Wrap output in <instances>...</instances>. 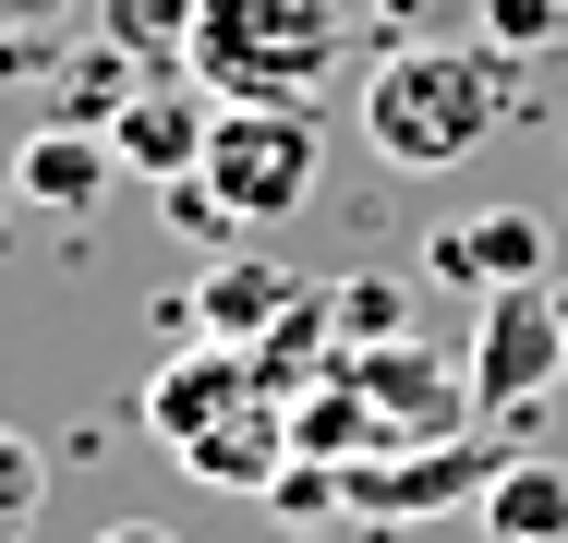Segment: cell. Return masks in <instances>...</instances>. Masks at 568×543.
I'll use <instances>...</instances> for the list:
<instances>
[{"label":"cell","instance_id":"ffe728a7","mask_svg":"<svg viewBox=\"0 0 568 543\" xmlns=\"http://www.w3.org/2000/svg\"><path fill=\"white\" fill-rule=\"evenodd\" d=\"M73 0H0V24H61Z\"/></svg>","mask_w":568,"mask_h":543},{"label":"cell","instance_id":"30bf717a","mask_svg":"<svg viewBox=\"0 0 568 543\" xmlns=\"http://www.w3.org/2000/svg\"><path fill=\"white\" fill-rule=\"evenodd\" d=\"M110 133H98V121H73V109H61V121H37V133H24V145H12V194H24V206H49V217H85L98 206V194H110Z\"/></svg>","mask_w":568,"mask_h":543},{"label":"cell","instance_id":"2e32d148","mask_svg":"<svg viewBox=\"0 0 568 543\" xmlns=\"http://www.w3.org/2000/svg\"><path fill=\"white\" fill-rule=\"evenodd\" d=\"M182 37H194V0H110L121 61H182Z\"/></svg>","mask_w":568,"mask_h":543},{"label":"cell","instance_id":"6da1fadb","mask_svg":"<svg viewBox=\"0 0 568 543\" xmlns=\"http://www.w3.org/2000/svg\"><path fill=\"white\" fill-rule=\"evenodd\" d=\"M508 49H471V37H399L363 61V145L387 170H459L484 157V133L508 121Z\"/></svg>","mask_w":568,"mask_h":543},{"label":"cell","instance_id":"277c9868","mask_svg":"<svg viewBox=\"0 0 568 543\" xmlns=\"http://www.w3.org/2000/svg\"><path fill=\"white\" fill-rule=\"evenodd\" d=\"M206 182L242 206V229L254 217H303L315 182H327V121H315V98H219V121H206Z\"/></svg>","mask_w":568,"mask_h":543},{"label":"cell","instance_id":"4fadbf2b","mask_svg":"<svg viewBox=\"0 0 568 543\" xmlns=\"http://www.w3.org/2000/svg\"><path fill=\"white\" fill-rule=\"evenodd\" d=\"M291 447L303 459H363V447H387V423H375V399H363V375H315L303 399H291Z\"/></svg>","mask_w":568,"mask_h":543},{"label":"cell","instance_id":"7402d4cb","mask_svg":"<svg viewBox=\"0 0 568 543\" xmlns=\"http://www.w3.org/2000/svg\"><path fill=\"white\" fill-rule=\"evenodd\" d=\"M0 206H24V194H12V170H0Z\"/></svg>","mask_w":568,"mask_h":543},{"label":"cell","instance_id":"ba28073f","mask_svg":"<svg viewBox=\"0 0 568 543\" xmlns=\"http://www.w3.org/2000/svg\"><path fill=\"white\" fill-rule=\"evenodd\" d=\"M206 121H219V98L182 73V85H133V98L110 109V157L133 170V182H182V170H206Z\"/></svg>","mask_w":568,"mask_h":543},{"label":"cell","instance_id":"8992f818","mask_svg":"<svg viewBox=\"0 0 568 543\" xmlns=\"http://www.w3.org/2000/svg\"><path fill=\"white\" fill-rule=\"evenodd\" d=\"M339 483H351V520H375V532H412V520L484 508L496 459H484L471 434H412V447H363V459H339Z\"/></svg>","mask_w":568,"mask_h":543},{"label":"cell","instance_id":"d6986e66","mask_svg":"<svg viewBox=\"0 0 568 543\" xmlns=\"http://www.w3.org/2000/svg\"><path fill=\"white\" fill-rule=\"evenodd\" d=\"M375 12V49H399V37H471L484 24V0H363Z\"/></svg>","mask_w":568,"mask_h":543},{"label":"cell","instance_id":"7c38bea8","mask_svg":"<svg viewBox=\"0 0 568 543\" xmlns=\"http://www.w3.org/2000/svg\"><path fill=\"white\" fill-rule=\"evenodd\" d=\"M471 520H484V543H568V459H496Z\"/></svg>","mask_w":568,"mask_h":543},{"label":"cell","instance_id":"5bb4252c","mask_svg":"<svg viewBox=\"0 0 568 543\" xmlns=\"http://www.w3.org/2000/svg\"><path fill=\"white\" fill-rule=\"evenodd\" d=\"M327 315H339V362L387 350V338H412V278H327Z\"/></svg>","mask_w":568,"mask_h":543},{"label":"cell","instance_id":"ac0fdd59","mask_svg":"<svg viewBox=\"0 0 568 543\" xmlns=\"http://www.w3.org/2000/svg\"><path fill=\"white\" fill-rule=\"evenodd\" d=\"M557 37H568V0H484V49L532 61V49H557Z\"/></svg>","mask_w":568,"mask_h":543},{"label":"cell","instance_id":"5b68a950","mask_svg":"<svg viewBox=\"0 0 568 543\" xmlns=\"http://www.w3.org/2000/svg\"><path fill=\"white\" fill-rule=\"evenodd\" d=\"M459 375H471V411H484V423H508V434L545 423V399L568 387V290H545V278L484 290V303H471Z\"/></svg>","mask_w":568,"mask_h":543},{"label":"cell","instance_id":"e0dca14e","mask_svg":"<svg viewBox=\"0 0 568 543\" xmlns=\"http://www.w3.org/2000/svg\"><path fill=\"white\" fill-rule=\"evenodd\" d=\"M37 508H49V459H37L24 434L0 423V543H24V532H37Z\"/></svg>","mask_w":568,"mask_h":543},{"label":"cell","instance_id":"603a6c76","mask_svg":"<svg viewBox=\"0 0 568 543\" xmlns=\"http://www.w3.org/2000/svg\"><path fill=\"white\" fill-rule=\"evenodd\" d=\"M557 133H568V109H557Z\"/></svg>","mask_w":568,"mask_h":543},{"label":"cell","instance_id":"8fae6325","mask_svg":"<svg viewBox=\"0 0 568 543\" xmlns=\"http://www.w3.org/2000/svg\"><path fill=\"white\" fill-rule=\"evenodd\" d=\"M291 290H303L291 266H266V254H242V242H230L219 266L194 278V303H182V315H194V338H230V350H254L266 326L291 315Z\"/></svg>","mask_w":568,"mask_h":543},{"label":"cell","instance_id":"9c48e42d","mask_svg":"<svg viewBox=\"0 0 568 543\" xmlns=\"http://www.w3.org/2000/svg\"><path fill=\"white\" fill-rule=\"evenodd\" d=\"M424 278H448V290H520V278H545V217L532 206H484V217H459V229H436L424 242Z\"/></svg>","mask_w":568,"mask_h":543},{"label":"cell","instance_id":"3957f363","mask_svg":"<svg viewBox=\"0 0 568 543\" xmlns=\"http://www.w3.org/2000/svg\"><path fill=\"white\" fill-rule=\"evenodd\" d=\"M351 61V0H194L182 73L206 98H327Z\"/></svg>","mask_w":568,"mask_h":543},{"label":"cell","instance_id":"7a4b0ae2","mask_svg":"<svg viewBox=\"0 0 568 543\" xmlns=\"http://www.w3.org/2000/svg\"><path fill=\"white\" fill-rule=\"evenodd\" d=\"M145 434H158L194 483L266 495V483H278V459H291V399L254 375V350L194 338V350H170V362H158V387H145Z\"/></svg>","mask_w":568,"mask_h":543},{"label":"cell","instance_id":"9a60e30c","mask_svg":"<svg viewBox=\"0 0 568 543\" xmlns=\"http://www.w3.org/2000/svg\"><path fill=\"white\" fill-rule=\"evenodd\" d=\"M158 217H170L182 242H206V254H230V242H242V206H230L219 182H206V170H182V182H158Z\"/></svg>","mask_w":568,"mask_h":543},{"label":"cell","instance_id":"44dd1931","mask_svg":"<svg viewBox=\"0 0 568 543\" xmlns=\"http://www.w3.org/2000/svg\"><path fill=\"white\" fill-rule=\"evenodd\" d=\"M98 543H182V532H158V520H121V532H98Z\"/></svg>","mask_w":568,"mask_h":543},{"label":"cell","instance_id":"52a82bcc","mask_svg":"<svg viewBox=\"0 0 568 543\" xmlns=\"http://www.w3.org/2000/svg\"><path fill=\"white\" fill-rule=\"evenodd\" d=\"M351 375H363V399H375L387 447H412V434H459V411H471V375H448V362H436L424 338L351 350Z\"/></svg>","mask_w":568,"mask_h":543}]
</instances>
